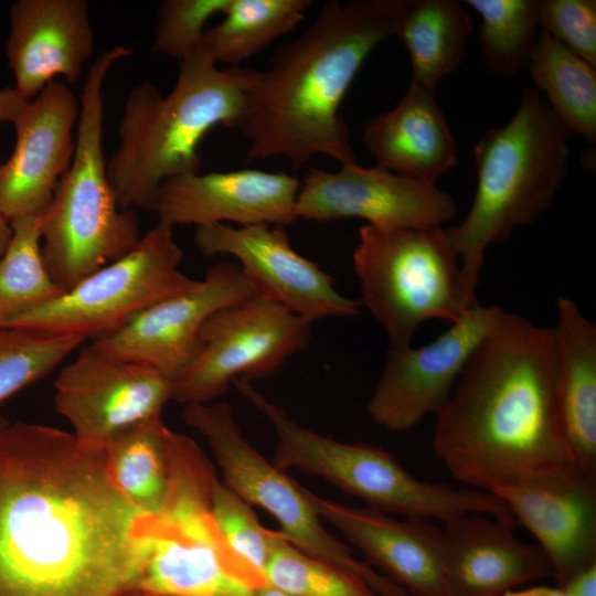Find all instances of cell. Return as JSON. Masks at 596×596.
Listing matches in <instances>:
<instances>
[{"mask_svg": "<svg viewBox=\"0 0 596 596\" xmlns=\"http://www.w3.org/2000/svg\"><path fill=\"white\" fill-rule=\"evenodd\" d=\"M152 524L115 486L104 449L47 425L0 427V596L138 588Z\"/></svg>", "mask_w": 596, "mask_h": 596, "instance_id": "6da1fadb", "label": "cell"}, {"mask_svg": "<svg viewBox=\"0 0 596 596\" xmlns=\"http://www.w3.org/2000/svg\"><path fill=\"white\" fill-rule=\"evenodd\" d=\"M435 416L434 453L469 488L493 493L573 461L553 327L503 309Z\"/></svg>", "mask_w": 596, "mask_h": 596, "instance_id": "7a4b0ae2", "label": "cell"}, {"mask_svg": "<svg viewBox=\"0 0 596 596\" xmlns=\"http://www.w3.org/2000/svg\"><path fill=\"white\" fill-rule=\"evenodd\" d=\"M391 36L386 0L324 3L247 89L237 126L249 146L247 158L281 157L294 169L319 155L341 166L356 163L340 106L368 56Z\"/></svg>", "mask_w": 596, "mask_h": 596, "instance_id": "3957f363", "label": "cell"}, {"mask_svg": "<svg viewBox=\"0 0 596 596\" xmlns=\"http://www.w3.org/2000/svg\"><path fill=\"white\" fill-rule=\"evenodd\" d=\"M174 87L162 97L141 83L128 94L119 145L107 175L121 210L152 209L168 179L201 172L199 146L216 126L237 128L256 70L219 68L202 50L181 61Z\"/></svg>", "mask_w": 596, "mask_h": 596, "instance_id": "277c9868", "label": "cell"}, {"mask_svg": "<svg viewBox=\"0 0 596 596\" xmlns=\"http://www.w3.org/2000/svg\"><path fill=\"white\" fill-rule=\"evenodd\" d=\"M574 135L534 87L526 89L510 120L489 128L473 147L477 188L472 204L446 230L459 258L462 295L477 305L486 252L535 221L551 205L567 172Z\"/></svg>", "mask_w": 596, "mask_h": 596, "instance_id": "5b68a950", "label": "cell"}, {"mask_svg": "<svg viewBox=\"0 0 596 596\" xmlns=\"http://www.w3.org/2000/svg\"><path fill=\"white\" fill-rule=\"evenodd\" d=\"M131 54L116 45L91 65L81 94L72 161L39 216L45 266L66 291L125 255L140 238L136 210H121L107 175L103 150L105 78Z\"/></svg>", "mask_w": 596, "mask_h": 596, "instance_id": "8992f818", "label": "cell"}, {"mask_svg": "<svg viewBox=\"0 0 596 596\" xmlns=\"http://www.w3.org/2000/svg\"><path fill=\"white\" fill-rule=\"evenodd\" d=\"M232 385L272 425L277 437L273 462L283 470L322 478L387 514L444 524L467 513H481L515 523L509 507L490 492L422 481L381 447L339 441L297 424L252 381L236 379Z\"/></svg>", "mask_w": 596, "mask_h": 596, "instance_id": "52a82bcc", "label": "cell"}, {"mask_svg": "<svg viewBox=\"0 0 596 596\" xmlns=\"http://www.w3.org/2000/svg\"><path fill=\"white\" fill-rule=\"evenodd\" d=\"M352 260L361 306L384 328L390 349L409 347L428 320L454 323L470 309L461 290L458 255L441 226L364 225Z\"/></svg>", "mask_w": 596, "mask_h": 596, "instance_id": "ba28073f", "label": "cell"}, {"mask_svg": "<svg viewBox=\"0 0 596 596\" xmlns=\"http://www.w3.org/2000/svg\"><path fill=\"white\" fill-rule=\"evenodd\" d=\"M187 425L207 440L223 482L251 505L268 512L294 546L366 584L379 596H411L380 572L359 561L351 550L321 523L308 489L265 458L244 436L225 402L187 404Z\"/></svg>", "mask_w": 596, "mask_h": 596, "instance_id": "9c48e42d", "label": "cell"}, {"mask_svg": "<svg viewBox=\"0 0 596 596\" xmlns=\"http://www.w3.org/2000/svg\"><path fill=\"white\" fill-rule=\"evenodd\" d=\"M172 228L158 222L125 255L3 329H28L95 341L118 331L151 305L195 288L200 280L180 269L183 251Z\"/></svg>", "mask_w": 596, "mask_h": 596, "instance_id": "30bf717a", "label": "cell"}, {"mask_svg": "<svg viewBox=\"0 0 596 596\" xmlns=\"http://www.w3.org/2000/svg\"><path fill=\"white\" fill-rule=\"evenodd\" d=\"M311 324L258 295L216 311L201 329L196 356L174 383V400L184 405L209 403L236 379L272 375L306 349Z\"/></svg>", "mask_w": 596, "mask_h": 596, "instance_id": "8fae6325", "label": "cell"}, {"mask_svg": "<svg viewBox=\"0 0 596 596\" xmlns=\"http://www.w3.org/2000/svg\"><path fill=\"white\" fill-rule=\"evenodd\" d=\"M174 389L157 369L91 343L58 372L54 405L78 443L104 449L124 429L162 415Z\"/></svg>", "mask_w": 596, "mask_h": 596, "instance_id": "7c38bea8", "label": "cell"}, {"mask_svg": "<svg viewBox=\"0 0 596 596\" xmlns=\"http://www.w3.org/2000/svg\"><path fill=\"white\" fill-rule=\"evenodd\" d=\"M502 311L500 306L477 304L429 343L389 349L366 405L371 419L389 432L400 433L436 415Z\"/></svg>", "mask_w": 596, "mask_h": 596, "instance_id": "4fadbf2b", "label": "cell"}, {"mask_svg": "<svg viewBox=\"0 0 596 596\" xmlns=\"http://www.w3.org/2000/svg\"><path fill=\"white\" fill-rule=\"evenodd\" d=\"M456 212L451 195L435 184L358 162L336 171L311 168L296 201L298 220L360 219L385 230L441 226Z\"/></svg>", "mask_w": 596, "mask_h": 596, "instance_id": "5bb4252c", "label": "cell"}, {"mask_svg": "<svg viewBox=\"0 0 596 596\" xmlns=\"http://www.w3.org/2000/svg\"><path fill=\"white\" fill-rule=\"evenodd\" d=\"M194 243L205 256L235 257L258 296L311 323L330 317L349 318L360 311V300L339 292L328 273L292 248L281 226H200Z\"/></svg>", "mask_w": 596, "mask_h": 596, "instance_id": "9a60e30c", "label": "cell"}, {"mask_svg": "<svg viewBox=\"0 0 596 596\" xmlns=\"http://www.w3.org/2000/svg\"><path fill=\"white\" fill-rule=\"evenodd\" d=\"M256 295L238 265L222 262L195 288L151 305L118 331L92 343L157 369L175 383L198 354L204 322Z\"/></svg>", "mask_w": 596, "mask_h": 596, "instance_id": "2e32d148", "label": "cell"}, {"mask_svg": "<svg viewBox=\"0 0 596 596\" xmlns=\"http://www.w3.org/2000/svg\"><path fill=\"white\" fill-rule=\"evenodd\" d=\"M492 494L535 538L557 587L596 565V472L571 461Z\"/></svg>", "mask_w": 596, "mask_h": 596, "instance_id": "e0dca14e", "label": "cell"}, {"mask_svg": "<svg viewBox=\"0 0 596 596\" xmlns=\"http://www.w3.org/2000/svg\"><path fill=\"white\" fill-rule=\"evenodd\" d=\"M266 584L232 552L210 512L153 517L138 588L164 596H256Z\"/></svg>", "mask_w": 596, "mask_h": 596, "instance_id": "ac0fdd59", "label": "cell"}, {"mask_svg": "<svg viewBox=\"0 0 596 596\" xmlns=\"http://www.w3.org/2000/svg\"><path fill=\"white\" fill-rule=\"evenodd\" d=\"M79 105L64 83L52 81L12 123L17 140L0 164V216H40L67 170L75 149Z\"/></svg>", "mask_w": 596, "mask_h": 596, "instance_id": "d6986e66", "label": "cell"}, {"mask_svg": "<svg viewBox=\"0 0 596 596\" xmlns=\"http://www.w3.org/2000/svg\"><path fill=\"white\" fill-rule=\"evenodd\" d=\"M300 180L257 169L188 173L166 180L151 211L170 226L236 223L289 226L296 222Z\"/></svg>", "mask_w": 596, "mask_h": 596, "instance_id": "ffe728a7", "label": "cell"}, {"mask_svg": "<svg viewBox=\"0 0 596 596\" xmlns=\"http://www.w3.org/2000/svg\"><path fill=\"white\" fill-rule=\"evenodd\" d=\"M307 491L321 520L354 545L368 565L411 596H450L441 528L430 520H398L370 507L345 505Z\"/></svg>", "mask_w": 596, "mask_h": 596, "instance_id": "44dd1931", "label": "cell"}, {"mask_svg": "<svg viewBox=\"0 0 596 596\" xmlns=\"http://www.w3.org/2000/svg\"><path fill=\"white\" fill-rule=\"evenodd\" d=\"M9 15L6 52L20 95L34 98L56 76L78 81L95 45L86 0H19Z\"/></svg>", "mask_w": 596, "mask_h": 596, "instance_id": "7402d4cb", "label": "cell"}, {"mask_svg": "<svg viewBox=\"0 0 596 596\" xmlns=\"http://www.w3.org/2000/svg\"><path fill=\"white\" fill-rule=\"evenodd\" d=\"M517 526L481 513L444 523L450 596H503L519 585L553 576L542 550L522 542Z\"/></svg>", "mask_w": 596, "mask_h": 596, "instance_id": "603a6c76", "label": "cell"}, {"mask_svg": "<svg viewBox=\"0 0 596 596\" xmlns=\"http://www.w3.org/2000/svg\"><path fill=\"white\" fill-rule=\"evenodd\" d=\"M362 141L376 164L428 184L457 162L456 138L435 91L414 82L395 107L368 121Z\"/></svg>", "mask_w": 596, "mask_h": 596, "instance_id": "cb8c5ba5", "label": "cell"}, {"mask_svg": "<svg viewBox=\"0 0 596 596\" xmlns=\"http://www.w3.org/2000/svg\"><path fill=\"white\" fill-rule=\"evenodd\" d=\"M556 386L566 443L578 467L596 472V323L556 298Z\"/></svg>", "mask_w": 596, "mask_h": 596, "instance_id": "d4e9b609", "label": "cell"}, {"mask_svg": "<svg viewBox=\"0 0 596 596\" xmlns=\"http://www.w3.org/2000/svg\"><path fill=\"white\" fill-rule=\"evenodd\" d=\"M386 4L393 36L409 54L411 82L436 91L466 55L473 28L470 14L454 0H386Z\"/></svg>", "mask_w": 596, "mask_h": 596, "instance_id": "484cf974", "label": "cell"}, {"mask_svg": "<svg viewBox=\"0 0 596 596\" xmlns=\"http://www.w3.org/2000/svg\"><path fill=\"white\" fill-rule=\"evenodd\" d=\"M173 435L157 415L124 429L104 447L115 486L146 514L156 515L166 496Z\"/></svg>", "mask_w": 596, "mask_h": 596, "instance_id": "4316f807", "label": "cell"}, {"mask_svg": "<svg viewBox=\"0 0 596 596\" xmlns=\"http://www.w3.org/2000/svg\"><path fill=\"white\" fill-rule=\"evenodd\" d=\"M528 70L534 88L570 129L596 143V67L540 30Z\"/></svg>", "mask_w": 596, "mask_h": 596, "instance_id": "83f0119b", "label": "cell"}, {"mask_svg": "<svg viewBox=\"0 0 596 596\" xmlns=\"http://www.w3.org/2000/svg\"><path fill=\"white\" fill-rule=\"evenodd\" d=\"M310 0H230L217 25L206 29L201 50L216 64L237 66L292 31Z\"/></svg>", "mask_w": 596, "mask_h": 596, "instance_id": "f1b7e54d", "label": "cell"}, {"mask_svg": "<svg viewBox=\"0 0 596 596\" xmlns=\"http://www.w3.org/2000/svg\"><path fill=\"white\" fill-rule=\"evenodd\" d=\"M10 225L11 238L0 258V329L64 292L45 266L39 216L17 217Z\"/></svg>", "mask_w": 596, "mask_h": 596, "instance_id": "f546056e", "label": "cell"}, {"mask_svg": "<svg viewBox=\"0 0 596 596\" xmlns=\"http://www.w3.org/2000/svg\"><path fill=\"white\" fill-rule=\"evenodd\" d=\"M481 18L478 38L486 70L514 77L529 67L540 33L539 0H467Z\"/></svg>", "mask_w": 596, "mask_h": 596, "instance_id": "4dcf8cb0", "label": "cell"}, {"mask_svg": "<svg viewBox=\"0 0 596 596\" xmlns=\"http://www.w3.org/2000/svg\"><path fill=\"white\" fill-rule=\"evenodd\" d=\"M85 341L75 336L0 329V405L51 373ZM7 423L0 415V427Z\"/></svg>", "mask_w": 596, "mask_h": 596, "instance_id": "1f68e13d", "label": "cell"}, {"mask_svg": "<svg viewBox=\"0 0 596 596\" xmlns=\"http://www.w3.org/2000/svg\"><path fill=\"white\" fill-rule=\"evenodd\" d=\"M269 586L292 596H379L354 576L300 551L285 538L264 570Z\"/></svg>", "mask_w": 596, "mask_h": 596, "instance_id": "d6a6232c", "label": "cell"}, {"mask_svg": "<svg viewBox=\"0 0 596 596\" xmlns=\"http://www.w3.org/2000/svg\"><path fill=\"white\" fill-rule=\"evenodd\" d=\"M212 513L232 552L264 575L275 546L285 538L280 531L265 528L252 505L219 479L212 491Z\"/></svg>", "mask_w": 596, "mask_h": 596, "instance_id": "836d02e7", "label": "cell"}, {"mask_svg": "<svg viewBox=\"0 0 596 596\" xmlns=\"http://www.w3.org/2000/svg\"><path fill=\"white\" fill-rule=\"evenodd\" d=\"M230 0H166L158 11L151 51L179 61L200 49L205 23L223 14Z\"/></svg>", "mask_w": 596, "mask_h": 596, "instance_id": "e575fe53", "label": "cell"}, {"mask_svg": "<svg viewBox=\"0 0 596 596\" xmlns=\"http://www.w3.org/2000/svg\"><path fill=\"white\" fill-rule=\"evenodd\" d=\"M540 30L596 67V1L539 0Z\"/></svg>", "mask_w": 596, "mask_h": 596, "instance_id": "d590c367", "label": "cell"}, {"mask_svg": "<svg viewBox=\"0 0 596 596\" xmlns=\"http://www.w3.org/2000/svg\"><path fill=\"white\" fill-rule=\"evenodd\" d=\"M28 102L13 87L0 89V123H13Z\"/></svg>", "mask_w": 596, "mask_h": 596, "instance_id": "8d00e7d4", "label": "cell"}, {"mask_svg": "<svg viewBox=\"0 0 596 596\" xmlns=\"http://www.w3.org/2000/svg\"><path fill=\"white\" fill-rule=\"evenodd\" d=\"M563 588L568 596H596V565L581 572Z\"/></svg>", "mask_w": 596, "mask_h": 596, "instance_id": "74e56055", "label": "cell"}, {"mask_svg": "<svg viewBox=\"0 0 596 596\" xmlns=\"http://www.w3.org/2000/svg\"><path fill=\"white\" fill-rule=\"evenodd\" d=\"M503 596H568L563 587H533L522 592H508Z\"/></svg>", "mask_w": 596, "mask_h": 596, "instance_id": "f35d334b", "label": "cell"}, {"mask_svg": "<svg viewBox=\"0 0 596 596\" xmlns=\"http://www.w3.org/2000/svg\"><path fill=\"white\" fill-rule=\"evenodd\" d=\"M11 233L12 232H11L10 221L0 216V258L3 255L9 244V241L11 238Z\"/></svg>", "mask_w": 596, "mask_h": 596, "instance_id": "ab89813d", "label": "cell"}, {"mask_svg": "<svg viewBox=\"0 0 596 596\" xmlns=\"http://www.w3.org/2000/svg\"><path fill=\"white\" fill-rule=\"evenodd\" d=\"M256 596H292V595L281 592L266 584L257 590Z\"/></svg>", "mask_w": 596, "mask_h": 596, "instance_id": "60d3db41", "label": "cell"}, {"mask_svg": "<svg viewBox=\"0 0 596 596\" xmlns=\"http://www.w3.org/2000/svg\"><path fill=\"white\" fill-rule=\"evenodd\" d=\"M121 596H164V595H159V594L150 593L140 588H135L130 592H127L126 594Z\"/></svg>", "mask_w": 596, "mask_h": 596, "instance_id": "b9f144b4", "label": "cell"}]
</instances>
